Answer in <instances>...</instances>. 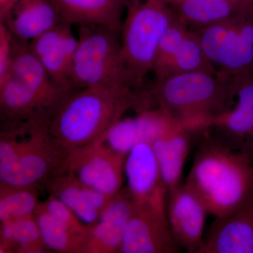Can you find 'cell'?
<instances>
[{"instance_id": "1", "label": "cell", "mask_w": 253, "mask_h": 253, "mask_svg": "<svg viewBox=\"0 0 253 253\" xmlns=\"http://www.w3.org/2000/svg\"><path fill=\"white\" fill-rule=\"evenodd\" d=\"M184 184L209 214L226 217L253 199V158L208 134L199 145Z\"/></svg>"}, {"instance_id": "2", "label": "cell", "mask_w": 253, "mask_h": 253, "mask_svg": "<svg viewBox=\"0 0 253 253\" xmlns=\"http://www.w3.org/2000/svg\"><path fill=\"white\" fill-rule=\"evenodd\" d=\"M130 89H74L47 122L50 134L68 153L98 142L111 126L137 104Z\"/></svg>"}, {"instance_id": "3", "label": "cell", "mask_w": 253, "mask_h": 253, "mask_svg": "<svg viewBox=\"0 0 253 253\" xmlns=\"http://www.w3.org/2000/svg\"><path fill=\"white\" fill-rule=\"evenodd\" d=\"M233 77L218 72L192 71L173 75L141 94V109H159L191 130H206L230 106Z\"/></svg>"}, {"instance_id": "4", "label": "cell", "mask_w": 253, "mask_h": 253, "mask_svg": "<svg viewBox=\"0 0 253 253\" xmlns=\"http://www.w3.org/2000/svg\"><path fill=\"white\" fill-rule=\"evenodd\" d=\"M68 154L50 134L47 121L1 125L0 183L42 188Z\"/></svg>"}, {"instance_id": "5", "label": "cell", "mask_w": 253, "mask_h": 253, "mask_svg": "<svg viewBox=\"0 0 253 253\" xmlns=\"http://www.w3.org/2000/svg\"><path fill=\"white\" fill-rule=\"evenodd\" d=\"M121 30V53L133 88L153 71L160 42L176 15L165 0H128Z\"/></svg>"}, {"instance_id": "6", "label": "cell", "mask_w": 253, "mask_h": 253, "mask_svg": "<svg viewBox=\"0 0 253 253\" xmlns=\"http://www.w3.org/2000/svg\"><path fill=\"white\" fill-rule=\"evenodd\" d=\"M78 27V48L71 67L73 89L134 90L123 63L121 33L100 25Z\"/></svg>"}, {"instance_id": "7", "label": "cell", "mask_w": 253, "mask_h": 253, "mask_svg": "<svg viewBox=\"0 0 253 253\" xmlns=\"http://www.w3.org/2000/svg\"><path fill=\"white\" fill-rule=\"evenodd\" d=\"M195 30L218 73L227 76L253 73V4L229 19Z\"/></svg>"}, {"instance_id": "8", "label": "cell", "mask_w": 253, "mask_h": 253, "mask_svg": "<svg viewBox=\"0 0 253 253\" xmlns=\"http://www.w3.org/2000/svg\"><path fill=\"white\" fill-rule=\"evenodd\" d=\"M168 195L135 204L121 253H176L182 251L173 235L167 214Z\"/></svg>"}, {"instance_id": "9", "label": "cell", "mask_w": 253, "mask_h": 253, "mask_svg": "<svg viewBox=\"0 0 253 253\" xmlns=\"http://www.w3.org/2000/svg\"><path fill=\"white\" fill-rule=\"evenodd\" d=\"M126 158L98 141L70 152L58 170L71 173L98 192L115 196L123 189Z\"/></svg>"}, {"instance_id": "10", "label": "cell", "mask_w": 253, "mask_h": 253, "mask_svg": "<svg viewBox=\"0 0 253 253\" xmlns=\"http://www.w3.org/2000/svg\"><path fill=\"white\" fill-rule=\"evenodd\" d=\"M210 134L253 158V73L233 76L230 106L210 123Z\"/></svg>"}, {"instance_id": "11", "label": "cell", "mask_w": 253, "mask_h": 253, "mask_svg": "<svg viewBox=\"0 0 253 253\" xmlns=\"http://www.w3.org/2000/svg\"><path fill=\"white\" fill-rule=\"evenodd\" d=\"M153 71L158 80L192 71L217 72L205 54L197 31L177 16L160 42Z\"/></svg>"}, {"instance_id": "12", "label": "cell", "mask_w": 253, "mask_h": 253, "mask_svg": "<svg viewBox=\"0 0 253 253\" xmlns=\"http://www.w3.org/2000/svg\"><path fill=\"white\" fill-rule=\"evenodd\" d=\"M208 213L201 199L184 182L168 194L167 214L177 244L188 253H198L205 237Z\"/></svg>"}, {"instance_id": "13", "label": "cell", "mask_w": 253, "mask_h": 253, "mask_svg": "<svg viewBox=\"0 0 253 253\" xmlns=\"http://www.w3.org/2000/svg\"><path fill=\"white\" fill-rule=\"evenodd\" d=\"M198 253H253V199L236 212L215 218Z\"/></svg>"}, {"instance_id": "14", "label": "cell", "mask_w": 253, "mask_h": 253, "mask_svg": "<svg viewBox=\"0 0 253 253\" xmlns=\"http://www.w3.org/2000/svg\"><path fill=\"white\" fill-rule=\"evenodd\" d=\"M135 207V202L126 188H123L91 226L84 253H118L126 227Z\"/></svg>"}, {"instance_id": "15", "label": "cell", "mask_w": 253, "mask_h": 253, "mask_svg": "<svg viewBox=\"0 0 253 253\" xmlns=\"http://www.w3.org/2000/svg\"><path fill=\"white\" fill-rule=\"evenodd\" d=\"M57 106L21 80L9 74L0 81L1 125L41 120L48 121Z\"/></svg>"}, {"instance_id": "16", "label": "cell", "mask_w": 253, "mask_h": 253, "mask_svg": "<svg viewBox=\"0 0 253 253\" xmlns=\"http://www.w3.org/2000/svg\"><path fill=\"white\" fill-rule=\"evenodd\" d=\"M50 195L66 205L84 224L94 225L114 196L98 192L71 173L58 170L43 186Z\"/></svg>"}, {"instance_id": "17", "label": "cell", "mask_w": 253, "mask_h": 253, "mask_svg": "<svg viewBox=\"0 0 253 253\" xmlns=\"http://www.w3.org/2000/svg\"><path fill=\"white\" fill-rule=\"evenodd\" d=\"M126 188L135 204H142L168 195L157 158L149 141H139L126 156L125 163Z\"/></svg>"}, {"instance_id": "18", "label": "cell", "mask_w": 253, "mask_h": 253, "mask_svg": "<svg viewBox=\"0 0 253 253\" xmlns=\"http://www.w3.org/2000/svg\"><path fill=\"white\" fill-rule=\"evenodd\" d=\"M0 22L16 41L24 43L63 23L50 0H17Z\"/></svg>"}, {"instance_id": "19", "label": "cell", "mask_w": 253, "mask_h": 253, "mask_svg": "<svg viewBox=\"0 0 253 253\" xmlns=\"http://www.w3.org/2000/svg\"><path fill=\"white\" fill-rule=\"evenodd\" d=\"M63 23L100 25L121 33L128 0H50Z\"/></svg>"}, {"instance_id": "20", "label": "cell", "mask_w": 253, "mask_h": 253, "mask_svg": "<svg viewBox=\"0 0 253 253\" xmlns=\"http://www.w3.org/2000/svg\"><path fill=\"white\" fill-rule=\"evenodd\" d=\"M191 132L195 131L176 129L151 142L168 194L183 184V170L191 148Z\"/></svg>"}, {"instance_id": "21", "label": "cell", "mask_w": 253, "mask_h": 253, "mask_svg": "<svg viewBox=\"0 0 253 253\" xmlns=\"http://www.w3.org/2000/svg\"><path fill=\"white\" fill-rule=\"evenodd\" d=\"M10 74L21 80L54 106H59L66 95L65 91L50 79L41 60L33 54L28 43L21 42L14 38L12 60Z\"/></svg>"}, {"instance_id": "22", "label": "cell", "mask_w": 253, "mask_h": 253, "mask_svg": "<svg viewBox=\"0 0 253 253\" xmlns=\"http://www.w3.org/2000/svg\"><path fill=\"white\" fill-rule=\"evenodd\" d=\"M253 4V0H179L170 6L181 21L199 29L234 17Z\"/></svg>"}, {"instance_id": "23", "label": "cell", "mask_w": 253, "mask_h": 253, "mask_svg": "<svg viewBox=\"0 0 253 253\" xmlns=\"http://www.w3.org/2000/svg\"><path fill=\"white\" fill-rule=\"evenodd\" d=\"M0 224V253H33L50 251L42 238L35 214Z\"/></svg>"}, {"instance_id": "24", "label": "cell", "mask_w": 253, "mask_h": 253, "mask_svg": "<svg viewBox=\"0 0 253 253\" xmlns=\"http://www.w3.org/2000/svg\"><path fill=\"white\" fill-rule=\"evenodd\" d=\"M42 238L50 251L63 253H84L87 239L70 232L46 211L42 203L35 212Z\"/></svg>"}, {"instance_id": "25", "label": "cell", "mask_w": 253, "mask_h": 253, "mask_svg": "<svg viewBox=\"0 0 253 253\" xmlns=\"http://www.w3.org/2000/svg\"><path fill=\"white\" fill-rule=\"evenodd\" d=\"M38 189L0 183V222L34 214L41 204Z\"/></svg>"}, {"instance_id": "26", "label": "cell", "mask_w": 253, "mask_h": 253, "mask_svg": "<svg viewBox=\"0 0 253 253\" xmlns=\"http://www.w3.org/2000/svg\"><path fill=\"white\" fill-rule=\"evenodd\" d=\"M99 141L116 152L127 156L133 147L141 141L136 116L120 119Z\"/></svg>"}, {"instance_id": "27", "label": "cell", "mask_w": 253, "mask_h": 253, "mask_svg": "<svg viewBox=\"0 0 253 253\" xmlns=\"http://www.w3.org/2000/svg\"><path fill=\"white\" fill-rule=\"evenodd\" d=\"M42 204L50 215L70 232L88 239L92 225L84 224L62 201L49 195Z\"/></svg>"}, {"instance_id": "28", "label": "cell", "mask_w": 253, "mask_h": 253, "mask_svg": "<svg viewBox=\"0 0 253 253\" xmlns=\"http://www.w3.org/2000/svg\"><path fill=\"white\" fill-rule=\"evenodd\" d=\"M71 26L68 23H60L32 40L28 42V47L33 54L41 59L59 47L63 38Z\"/></svg>"}, {"instance_id": "29", "label": "cell", "mask_w": 253, "mask_h": 253, "mask_svg": "<svg viewBox=\"0 0 253 253\" xmlns=\"http://www.w3.org/2000/svg\"><path fill=\"white\" fill-rule=\"evenodd\" d=\"M14 49V38L4 23L0 22V81L10 71Z\"/></svg>"}, {"instance_id": "30", "label": "cell", "mask_w": 253, "mask_h": 253, "mask_svg": "<svg viewBox=\"0 0 253 253\" xmlns=\"http://www.w3.org/2000/svg\"><path fill=\"white\" fill-rule=\"evenodd\" d=\"M16 1L17 0H0V18L4 17Z\"/></svg>"}, {"instance_id": "31", "label": "cell", "mask_w": 253, "mask_h": 253, "mask_svg": "<svg viewBox=\"0 0 253 253\" xmlns=\"http://www.w3.org/2000/svg\"><path fill=\"white\" fill-rule=\"evenodd\" d=\"M165 1H166V2L168 3V4L169 5H172L175 4V3L177 2V1H179V0H165Z\"/></svg>"}]
</instances>
